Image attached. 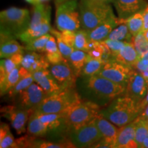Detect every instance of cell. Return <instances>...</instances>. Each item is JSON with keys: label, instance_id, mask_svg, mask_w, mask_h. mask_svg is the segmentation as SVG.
<instances>
[{"label": "cell", "instance_id": "681fc988", "mask_svg": "<svg viewBox=\"0 0 148 148\" xmlns=\"http://www.w3.org/2000/svg\"><path fill=\"white\" fill-rule=\"evenodd\" d=\"M143 35H144V36H145L146 39H147V40H148V29H147V30L144 31V32H143Z\"/></svg>", "mask_w": 148, "mask_h": 148}, {"label": "cell", "instance_id": "603a6c76", "mask_svg": "<svg viewBox=\"0 0 148 148\" xmlns=\"http://www.w3.org/2000/svg\"><path fill=\"white\" fill-rule=\"evenodd\" d=\"M28 71L26 69L21 65L18 66L12 71L7 75L6 77L3 79L2 82H0V92L1 95H4L8 94L9 90L15 86V84L19 80L22 75Z\"/></svg>", "mask_w": 148, "mask_h": 148}, {"label": "cell", "instance_id": "d4e9b609", "mask_svg": "<svg viewBox=\"0 0 148 148\" xmlns=\"http://www.w3.org/2000/svg\"><path fill=\"white\" fill-rule=\"evenodd\" d=\"M27 134L36 137H42L47 134V126L40 121L38 114L34 111L27 122Z\"/></svg>", "mask_w": 148, "mask_h": 148}, {"label": "cell", "instance_id": "c3c4849f", "mask_svg": "<svg viewBox=\"0 0 148 148\" xmlns=\"http://www.w3.org/2000/svg\"><path fill=\"white\" fill-rule=\"evenodd\" d=\"M95 1H100V2L106 3H110L113 2V0H95Z\"/></svg>", "mask_w": 148, "mask_h": 148}, {"label": "cell", "instance_id": "60d3db41", "mask_svg": "<svg viewBox=\"0 0 148 148\" xmlns=\"http://www.w3.org/2000/svg\"><path fill=\"white\" fill-rule=\"evenodd\" d=\"M59 35L62 40L70 47L74 48V42L75 38V31L64 30L58 31Z\"/></svg>", "mask_w": 148, "mask_h": 148}, {"label": "cell", "instance_id": "44dd1931", "mask_svg": "<svg viewBox=\"0 0 148 148\" xmlns=\"http://www.w3.org/2000/svg\"><path fill=\"white\" fill-rule=\"evenodd\" d=\"M51 29V19L47 20L36 26L28 27L25 32L18 36V39L27 44L42 35L50 32Z\"/></svg>", "mask_w": 148, "mask_h": 148}, {"label": "cell", "instance_id": "52a82bcc", "mask_svg": "<svg viewBox=\"0 0 148 148\" xmlns=\"http://www.w3.org/2000/svg\"><path fill=\"white\" fill-rule=\"evenodd\" d=\"M56 25L59 31H77L81 28L79 3L69 0L56 7Z\"/></svg>", "mask_w": 148, "mask_h": 148}, {"label": "cell", "instance_id": "cb8c5ba5", "mask_svg": "<svg viewBox=\"0 0 148 148\" xmlns=\"http://www.w3.org/2000/svg\"><path fill=\"white\" fill-rule=\"evenodd\" d=\"M23 53H16L6 58H1L0 62V82L15 68L21 65Z\"/></svg>", "mask_w": 148, "mask_h": 148}, {"label": "cell", "instance_id": "b9f144b4", "mask_svg": "<svg viewBox=\"0 0 148 148\" xmlns=\"http://www.w3.org/2000/svg\"><path fill=\"white\" fill-rule=\"evenodd\" d=\"M143 21H144V27L143 32L148 29V5L146 7L145 10H143Z\"/></svg>", "mask_w": 148, "mask_h": 148}, {"label": "cell", "instance_id": "74e56055", "mask_svg": "<svg viewBox=\"0 0 148 148\" xmlns=\"http://www.w3.org/2000/svg\"><path fill=\"white\" fill-rule=\"evenodd\" d=\"M132 42L140 57H142L148 52V40L144 36L143 32L133 36Z\"/></svg>", "mask_w": 148, "mask_h": 148}, {"label": "cell", "instance_id": "ee69618b", "mask_svg": "<svg viewBox=\"0 0 148 148\" xmlns=\"http://www.w3.org/2000/svg\"><path fill=\"white\" fill-rule=\"evenodd\" d=\"M147 104H148V90H147V94H146L145 97L144 98L143 100L142 101L141 103H140V110H141V111L143 110L144 108H145V107L147 106Z\"/></svg>", "mask_w": 148, "mask_h": 148}, {"label": "cell", "instance_id": "4316f807", "mask_svg": "<svg viewBox=\"0 0 148 148\" xmlns=\"http://www.w3.org/2000/svg\"><path fill=\"white\" fill-rule=\"evenodd\" d=\"M45 55L49 63L56 64L64 61L63 56L58 47L56 39L54 36H50L45 45Z\"/></svg>", "mask_w": 148, "mask_h": 148}, {"label": "cell", "instance_id": "83f0119b", "mask_svg": "<svg viewBox=\"0 0 148 148\" xmlns=\"http://www.w3.org/2000/svg\"><path fill=\"white\" fill-rule=\"evenodd\" d=\"M87 60V53L86 51L74 49L70 56L68 63L71 66L77 77L80 76L85 63Z\"/></svg>", "mask_w": 148, "mask_h": 148}, {"label": "cell", "instance_id": "ac0fdd59", "mask_svg": "<svg viewBox=\"0 0 148 148\" xmlns=\"http://www.w3.org/2000/svg\"><path fill=\"white\" fill-rule=\"evenodd\" d=\"M32 74L34 82L45 90L47 95L63 90L53 78L49 69L35 71Z\"/></svg>", "mask_w": 148, "mask_h": 148}, {"label": "cell", "instance_id": "3957f363", "mask_svg": "<svg viewBox=\"0 0 148 148\" xmlns=\"http://www.w3.org/2000/svg\"><path fill=\"white\" fill-rule=\"evenodd\" d=\"M31 17L29 10L25 8L11 7L0 12L1 36L18 38L28 28Z\"/></svg>", "mask_w": 148, "mask_h": 148}, {"label": "cell", "instance_id": "277c9868", "mask_svg": "<svg viewBox=\"0 0 148 148\" xmlns=\"http://www.w3.org/2000/svg\"><path fill=\"white\" fill-rule=\"evenodd\" d=\"M81 28L90 31L114 14L110 3L95 0H81L79 3Z\"/></svg>", "mask_w": 148, "mask_h": 148}, {"label": "cell", "instance_id": "30bf717a", "mask_svg": "<svg viewBox=\"0 0 148 148\" xmlns=\"http://www.w3.org/2000/svg\"><path fill=\"white\" fill-rule=\"evenodd\" d=\"M1 116L10 122L16 133L21 134L26 132V124L34 110L20 108L16 105H8L1 108Z\"/></svg>", "mask_w": 148, "mask_h": 148}, {"label": "cell", "instance_id": "e575fe53", "mask_svg": "<svg viewBox=\"0 0 148 148\" xmlns=\"http://www.w3.org/2000/svg\"><path fill=\"white\" fill-rule=\"evenodd\" d=\"M91 40L88 37V31L80 28L75 31V38L74 42V49H79L87 52Z\"/></svg>", "mask_w": 148, "mask_h": 148}, {"label": "cell", "instance_id": "5b68a950", "mask_svg": "<svg viewBox=\"0 0 148 148\" xmlns=\"http://www.w3.org/2000/svg\"><path fill=\"white\" fill-rule=\"evenodd\" d=\"M81 99L76 87L64 88L60 91L47 95L37 107L38 113H62Z\"/></svg>", "mask_w": 148, "mask_h": 148}, {"label": "cell", "instance_id": "6da1fadb", "mask_svg": "<svg viewBox=\"0 0 148 148\" xmlns=\"http://www.w3.org/2000/svg\"><path fill=\"white\" fill-rule=\"evenodd\" d=\"M76 88L82 99L106 106L115 98L124 95L126 86L116 83L98 75L79 76Z\"/></svg>", "mask_w": 148, "mask_h": 148}, {"label": "cell", "instance_id": "8992f818", "mask_svg": "<svg viewBox=\"0 0 148 148\" xmlns=\"http://www.w3.org/2000/svg\"><path fill=\"white\" fill-rule=\"evenodd\" d=\"M100 111L101 106L97 103L81 98L65 112L66 122L71 131L89 123L100 113Z\"/></svg>", "mask_w": 148, "mask_h": 148}, {"label": "cell", "instance_id": "f1b7e54d", "mask_svg": "<svg viewBox=\"0 0 148 148\" xmlns=\"http://www.w3.org/2000/svg\"><path fill=\"white\" fill-rule=\"evenodd\" d=\"M120 22L121 23L122 22H125L131 34L133 36H136L139 33L143 32V10L136 12L126 19L120 18Z\"/></svg>", "mask_w": 148, "mask_h": 148}, {"label": "cell", "instance_id": "f35d334b", "mask_svg": "<svg viewBox=\"0 0 148 148\" xmlns=\"http://www.w3.org/2000/svg\"><path fill=\"white\" fill-rule=\"evenodd\" d=\"M105 45L108 47L109 52L110 53L111 57H112V60H114V58L116 56V55L119 53L121 51L122 47L125 45L127 42L124 41H120V40H114L107 39L103 40Z\"/></svg>", "mask_w": 148, "mask_h": 148}, {"label": "cell", "instance_id": "4dcf8cb0", "mask_svg": "<svg viewBox=\"0 0 148 148\" xmlns=\"http://www.w3.org/2000/svg\"><path fill=\"white\" fill-rule=\"evenodd\" d=\"M34 82V77H33L32 73L27 71L26 73L22 75L21 78L15 84V86L9 90L8 92L9 97H14L20 92L30 86Z\"/></svg>", "mask_w": 148, "mask_h": 148}, {"label": "cell", "instance_id": "d6986e66", "mask_svg": "<svg viewBox=\"0 0 148 148\" xmlns=\"http://www.w3.org/2000/svg\"><path fill=\"white\" fill-rule=\"evenodd\" d=\"M136 119L128 124L119 127L115 148H137L138 145L135 139Z\"/></svg>", "mask_w": 148, "mask_h": 148}, {"label": "cell", "instance_id": "8d00e7d4", "mask_svg": "<svg viewBox=\"0 0 148 148\" xmlns=\"http://www.w3.org/2000/svg\"><path fill=\"white\" fill-rule=\"evenodd\" d=\"M50 33L55 37L56 39L58 47L59 48V49H60L61 53H62V56H63L64 61L68 62L70 56H71L72 51H73L74 48L70 47V46L68 45L67 44H66L65 42L62 40V38H60V35H59L58 31L51 28L50 30Z\"/></svg>", "mask_w": 148, "mask_h": 148}, {"label": "cell", "instance_id": "7c38bea8", "mask_svg": "<svg viewBox=\"0 0 148 148\" xmlns=\"http://www.w3.org/2000/svg\"><path fill=\"white\" fill-rule=\"evenodd\" d=\"M49 70L56 82L63 89L69 87H76L78 77L74 73L70 64L66 61L50 64Z\"/></svg>", "mask_w": 148, "mask_h": 148}, {"label": "cell", "instance_id": "ab89813d", "mask_svg": "<svg viewBox=\"0 0 148 148\" xmlns=\"http://www.w3.org/2000/svg\"><path fill=\"white\" fill-rule=\"evenodd\" d=\"M0 147L1 148H16L15 140L10 132V130L3 137L0 138Z\"/></svg>", "mask_w": 148, "mask_h": 148}, {"label": "cell", "instance_id": "8fae6325", "mask_svg": "<svg viewBox=\"0 0 148 148\" xmlns=\"http://www.w3.org/2000/svg\"><path fill=\"white\" fill-rule=\"evenodd\" d=\"M133 69L131 66L112 60L103 63L102 68L97 75L126 86Z\"/></svg>", "mask_w": 148, "mask_h": 148}, {"label": "cell", "instance_id": "1f68e13d", "mask_svg": "<svg viewBox=\"0 0 148 148\" xmlns=\"http://www.w3.org/2000/svg\"><path fill=\"white\" fill-rule=\"evenodd\" d=\"M104 62L102 60L95 58H88L85 63L82 71L81 72L80 76L88 77L92 75H97L100 71Z\"/></svg>", "mask_w": 148, "mask_h": 148}, {"label": "cell", "instance_id": "d6a6232c", "mask_svg": "<svg viewBox=\"0 0 148 148\" xmlns=\"http://www.w3.org/2000/svg\"><path fill=\"white\" fill-rule=\"evenodd\" d=\"M148 137V123L147 120L142 119L139 117L136 119L135 127V139L138 147H141L143 141Z\"/></svg>", "mask_w": 148, "mask_h": 148}, {"label": "cell", "instance_id": "816d5d0a", "mask_svg": "<svg viewBox=\"0 0 148 148\" xmlns=\"http://www.w3.org/2000/svg\"><path fill=\"white\" fill-rule=\"evenodd\" d=\"M147 123H148V120H147Z\"/></svg>", "mask_w": 148, "mask_h": 148}, {"label": "cell", "instance_id": "bcb514c9", "mask_svg": "<svg viewBox=\"0 0 148 148\" xmlns=\"http://www.w3.org/2000/svg\"><path fill=\"white\" fill-rule=\"evenodd\" d=\"M25 1H27V3H30V4H32V5H36L37 3H39L38 2V1L37 0H25Z\"/></svg>", "mask_w": 148, "mask_h": 148}, {"label": "cell", "instance_id": "ba28073f", "mask_svg": "<svg viewBox=\"0 0 148 148\" xmlns=\"http://www.w3.org/2000/svg\"><path fill=\"white\" fill-rule=\"evenodd\" d=\"M69 139L75 147H92L103 136L92 119L77 130H71L69 134Z\"/></svg>", "mask_w": 148, "mask_h": 148}, {"label": "cell", "instance_id": "7a4b0ae2", "mask_svg": "<svg viewBox=\"0 0 148 148\" xmlns=\"http://www.w3.org/2000/svg\"><path fill=\"white\" fill-rule=\"evenodd\" d=\"M141 112L139 103L126 95L115 98L100 111V114L118 127L134 121Z\"/></svg>", "mask_w": 148, "mask_h": 148}, {"label": "cell", "instance_id": "f546056e", "mask_svg": "<svg viewBox=\"0 0 148 148\" xmlns=\"http://www.w3.org/2000/svg\"><path fill=\"white\" fill-rule=\"evenodd\" d=\"M107 38L110 40L131 42L132 40L133 36L130 32L126 23L125 22H122L110 33Z\"/></svg>", "mask_w": 148, "mask_h": 148}, {"label": "cell", "instance_id": "7bdbcfd3", "mask_svg": "<svg viewBox=\"0 0 148 148\" xmlns=\"http://www.w3.org/2000/svg\"><path fill=\"white\" fill-rule=\"evenodd\" d=\"M138 117L142 119H145V120H148V104L146 106L143 110L141 111L139 116Z\"/></svg>", "mask_w": 148, "mask_h": 148}, {"label": "cell", "instance_id": "836d02e7", "mask_svg": "<svg viewBox=\"0 0 148 148\" xmlns=\"http://www.w3.org/2000/svg\"><path fill=\"white\" fill-rule=\"evenodd\" d=\"M51 34L49 33L42 35L32 41L25 44V50L27 51H36V52L44 53L45 50V45L49 40Z\"/></svg>", "mask_w": 148, "mask_h": 148}, {"label": "cell", "instance_id": "2e32d148", "mask_svg": "<svg viewBox=\"0 0 148 148\" xmlns=\"http://www.w3.org/2000/svg\"><path fill=\"white\" fill-rule=\"evenodd\" d=\"M120 24V19L114 14L111 15L105 21L99 24L98 26L88 31V37L92 41L101 42L106 40L108 35L118 25Z\"/></svg>", "mask_w": 148, "mask_h": 148}, {"label": "cell", "instance_id": "f907efd6", "mask_svg": "<svg viewBox=\"0 0 148 148\" xmlns=\"http://www.w3.org/2000/svg\"><path fill=\"white\" fill-rule=\"evenodd\" d=\"M37 1H38V3H44L46 2V1H49V0H37Z\"/></svg>", "mask_w": 148, "mask_h": 148}, {"label": "cell", "instance_id": "7402d4cb", "mask_svg": "<svg viewBox=\"0 0 148 148\" xmlns=\"http://www.w3.org/2000/svg\"><path fill=\"white\" fill-rule=\"evenodd\" d=\"M25 47L20 45L15 38L1 36V45H0V57L6 58L16 53H23Z\"/></svg>", "mask_w": 148, "mask_h": 148}, {"label": "cell", "instance_id": "7dc6e473", "mask_svg": "<svg viewBox=\"0 0 148 148\" xmlns=\"http://www.w3.org/2000/svg\"><path fill=\"white\" fill-rule=\"evenodd\" d=\"M142 148H148V137L147 138H145V140L143 141Z\"/></svg>", "mask_w": 148, "mask_h": 148}, {"label": "cell", "instance_id": "5bb4252c", "mask_svg": "<svg viewBox=\"0 0 148 148\" xmlns=\"http://www.w3.org/2000/svg\"><path fill=\"white\" fill-rule=\"evenodd\" d=\"M118 17L126 19L136 12L143 11L148 5L145 0H113Z\"/></svg>", "mask_w": 148, "mask_h": 148}, {"label": "cell", "instance_id": "9c48e42d", "mask_svg": "<svg viewBox=\"0 0 148 148\" xmlns=\"http://www.w3.org/2000/svg\"><path fill=\"white\" fill-rule=\"evenodd\" d=\"M47 96V94L39 85L33 82L14 97L15 105L20 108L34 111Z\"/></svg>", "mask_w": 148, "mask_h": 148}, {"label": "cell", "instance_id": "9a60e30c", "mask_svg": "<svg viewBox=\"0 0 148 148\" xmlns=\"http://www.w3.org/2000/svg\"><path fill=\"white\" fill-rule=\"evenodd\" d=\"M94 121L102 135L103 140L110 145V148H115L119 128L100 113L94 119Z\"/></svg>", "mask_w": 148, "mask_h": 148}, {"label": "cell", "instance_id": "d590c367", "mask_svg": "<svg viewBox=\"0 0 148 148\" xmlns=\"http://www.w3.org/2000/svg\"><path fill=\"white\" fill-rule=\"evenodd\" d=\"M36 137L35 139L33 140L30 148H71L75 147V146L73 145L71 140L66 142H51L49 140H45L36 139Z\"/></svg>", "mask_w": 148, "mask_h": 148}, {"label": "cell", "instance_id": "f6af8a7d", "mask_svg": "<svg viewBox=\"0 0 148 148\" xmlns=\"http://www.w3.org/2000/svg\"><path fill=\"white\" fill-rule=\"evenodd\" d=\"M69 1V0H55V5L56 6H58V5H59L60 4H61V3L65 2V1Z\"/></svg>", "mask_w": 148, "mask_h": 148}, {"label": "cell", "instance_id": "4fadbf2b", "mask_svg": "<svg viewBox=\"0 0 148 148\" xmlns=\"http://www.w3.org/2000/svg\"><path fill=\"white\" fill-rule=\"evenodd\" d=\"M147 90V81L144 78L140 72L133 69L127 81L124 95L131 97L140 105L145 97Z\"/></svg>", "mask_w": 148, "mask_h": 148}, {"label": "cell", "instance_id": "484cf974", "mask_svg": "<svg viewBox=\"0 0 148 148\" xmlns=\"http://www.w3.org/2000/svg\"><path fill=\"white\" fill-rule=\"evenodd\" d=\"M51 19V7L42 3L34 5L29 27H32Z\"/></svg>", "mask_w": 148, "mask_h": 148}, {"label": "cell", "instance_id": "e0dca14e", "mask_svg": "<svg viewBox=\"0 0 148 148\" xmlns=\"http://www.w3.org/2000/svg\"><path fill=\"white\" fill-rule=\"evenodd\" d=\"M50 64L45 53L36 51H28L23 55L21 62V66L30 73L48 69Z\"/></svg>", "mask_w": 148, "mask_h": 148}, {"label": "cell", "instance_id": "ffe728a7", "mask_svg": "<svg viewBox=\"0 0 148 148\" xmlns=\"http://www.w3.org/2000/svg\"><path fill=\"white\" fill-rule=\"evenodd\" d=\"M140 58L139 54L135 49L132 42H131L125 43L119 53L114 58V60L133 68V66L137 63Z\"/></svg>", "mask_w": 148, "mask_h": 148}]
</instances>
